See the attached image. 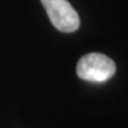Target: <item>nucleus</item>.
<instances>
[{
    "label": "nucleus",
    "instance_id": "obj_1",
    "mask_svg": "<svg viewBox=\"0 0 128 128\" xmlns=\"http://www.w3.org/2000/svg\"><path fill=\"white\" fill-rule=\"evenodd\" d=\"M114 62L107 56L98 52L86 54L77 64V75L86 81L104 82L115 74Z\"/></svg>",
    "mask_w": 128,
    "mask_h": 128
},
{
    "label": "nucleus",
    "instance_id": "obj_2",
    "mask_svg": "<svg viewBox=\"0 0 128 128\" xmlns=\"http://www.w3.org/2000/svg\"><path fill=\"white\" fill-rule=\"evenodd\" d=\"M51 24L62 32H74L79 28L80 19L67 0H41Z\"/></svg>",
    "mask_w": 128,
    "mask_h": 128
}]
</instances>
